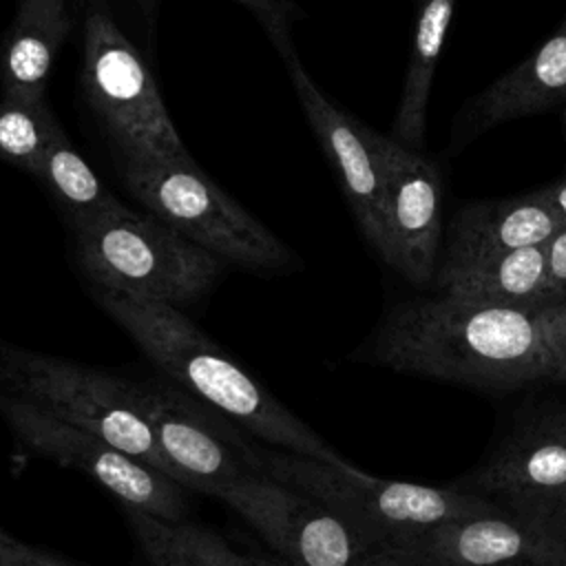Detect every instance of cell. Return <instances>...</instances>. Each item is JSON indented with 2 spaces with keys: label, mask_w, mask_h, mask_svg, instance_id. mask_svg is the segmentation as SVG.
Instances as JSON below:
<instances>
[{
  "label": "cell",
  "mask_w": 566,
  "mask_h": 566,
  "mask_svg": "<svg viewBox=\"0 0 566 566\" xmlns=\"http://www.w3.org/2000/svg\"><path fill=\"white\" fill-rule=\"evenodd\" d=\"M462 489L557 535L566 504V431L551 413L520 427Z\"/></svg>",
  "instance_id": "8fae6325"
},
{
  "label": "cell",
  "mask_w": 566,
  "mask_h": 566,
  "mask_svg": "<svg viewBox=\"0 0 566 566\" xmlns=\"http://www.w3.org/2000/svg\"><path fill=\"white\" fill-rule=\"evenodd\" d=\"M248 9L256 22L263 27L276 51L283 60L294 53L292 46V27L303 15L301 7L294 0H234Z\"/></svg>",
  "instance_id": "603a6c76"
},
{
  "label": "cell",
  "mask_w": 566,
  "mask_h": 566,
  "mask_svg": "<svg viewBox=\"0 0 566 566\" xmlns=\"http://www.w3.org/2000/svg\"><path fill=\"white\" fill-rule=\"evenodd\" d=\"M427 566H566V542L506 511L440 524L402 548Z\"/></svg>",
  "instance_id": "5bb4252c"
},
{
  "label": "cell",
  "mask_w": 566,
  "mask_h": 566,
  "mask_svg": "<svg viewBox=\"0 0 566 566\" xmlns=\"http://www.w3.org/2000/svg\"><path fill=\"white\" fill-rule=\"evenodd\" d=\"M566 99V18L524 62L484 88L471 106L469 124L482 133L495 124L546 111Z\"/></svg>",
  "instance_id": "e0dca14e"
},
{
  "label": "cell",
  "mask_w": 566,
  "mask_h": 566,
  "mask_svg": "<svg viewBox=\"0 0 566 566\" xmlns=\"http://www.w3.org/2000/svg\"><path fill=\"white\" fill-rule=\"evenodd\" d=\"M551 416H553V420L566 431V405H564L562 409H557V411H551Z\"/></svg>",
  "instance_id": "f546056e"
},
{
  "label": "cell",
  "mask_w": 566,
  "mask_h": 566,
  "mask_svg": "<svg viewBox=\"0 0 566 566\" xmlns=\"http://www.w3.org/2000/svg\"><path fill=\"white\" fill-rule=\"evenodd\" d=\"M533 192L566 223V177Z\"/></svg>",
  "instance_id": "83f0119b"
},
{
  "label": "cell",
  "mask_w": 566,
  "mask_h": 566,
  "mask_svg": "<svg viewBox=\"0 0 566 566\" xmlns=\"http://www.w3.org/2000/svg\"><path fill=\"white\" fill-rule=\"evenodd\" d=\"M557 535H559L562 539H566V504H564L562 515H559V522H557Z\"/></svg>",
  "instance_id": "4dcf8cb0"
},
{
  "label": "cell",
  "mask_w": 566,
  "mask_h": 566,
  "mask_svg": "<svg viewBox=\"0 0 566 566\" xmlns=\"http://www.w3.org/2000/svg\"><path fill=\"white\" fill-rule=\"evenodd\" d=\"M261 473L290 484L340 515L369 546L402 548L418 535L471 515L502 511L471 491L424 486L369 475L347 460H314L287 451L259 449Z\"/></svg>",
  "instance_id": "3957f363"
},
{
  "label": "cell",
  "mask_w": 566,
  "mask_h": 566,
  "mask_svg": "<svg viewBox=\"0 0 566 566\" xmlns=\"http://www.w3.org/2000/svg\"><path fill=\"white\" fill-rule=\"evenodd\" d=\"M367 360L480 391L553 380L537 312L447 294L396 305L378 325Z\"/></svg>",
  "instance_id": "6da1fadb"
},
{
  "label": "cell",
  "mask_w": 566,
  "mask_h": 566,
  "mask_svg": "<svg viewBox=\"0 0 566 566\" xmlns=\"http://www.w3.org/2000/svg\"><path fill=\"white\" fill-rule=\"evenodd\" d=\"M546 265L553 303L566 298V223L546 241Z\"/></svg>",
  "instance_id": "484cf974"
},
{
  "label": "cell",
  "mask_w": 566,
  "mask_h": 566,
  "mask_svg": "<svg viewBox=\"0 0 566 566\" xmlns=\"http://www.w3.org/2000/svg\"><path fill=\"white\" fill-rule=\"evenodd\" d=\"M75 259L93 292L188 307L217 283L223 263L161 219L119 206L73 230Z\"/></svg>",
  "instance_id": "277c9868"
},
{
  "label": "cell",
  "mask_w": 566,
  "mask_h": 566,
  "mask_svg": "<svg viewBox=\"0 0 566 566\" xmlns=\"http://www.w3.org/2000/svg\"><path fill=\"white\" fill-rule=\"evenodd\" d=\"M33 177L42 181L60 203L71 230H77L122 206V201L108 192L102 179L86 164L62 126L55 128Z\"/></svg>",
  "instance_id": "ffe728a7"
},
{
  "label": "cell",
  "mask_w": 566,
  "mask_h": 566,
  "mask_svg": "<svg viewBox=\"0 0 566 566\" xmlns=\"http://www.w3.org/2000/svg\"><path fill=\"white\" fill-rule=\"evenodd\" d=\"M212 497L237 511L290 566H358L369 553L329 506L265 473L234 480Z\"/></svg>",
  "instance_id": "30bf717a"
},
{
  "label": "cell",
  "mask_w": 566,
  "mask_h": 566,
  "mask_svg": "<svg viewBox=\"0 0 566 566\" xmlns=\"http://www.w3.org/2000/svg\"><path fill=\"white\" fill-rule=\"evenodd\" d=\"M71 29L69 0H18L0 42V86L4 95L42 104L46 80Z\"/></svg>",
  "instance_id": "2e32d148"
},
{
  "label": "cell",
  "mask_w": 566,
  "mask_h": 566,
  "mask_svg": "<svg viewBox=\"0 0 566 566\" xmlns=\"http://www.w3.org/2000/svg\"><path fill=\"white\" fill-rule=\"evenodd\" d=\"M95 301L170 382L214 407L237 427L287 453L314 460L340 458L310 424L210 340L184 310L108 292H95Z\"/></svg>",
  "instance_id": "7a4b0ae2"
},
{
  "label": "cell",
  "mask_w": 566,
  "mask_h": 566,
  "mask_svg": "<svg viewBox=\"0 0 566 566\" xmlns=\"http://www.w3.org/2000/svg\"><path fill=\"white\" fill-rule=\"evenodd\" d=\"M60 122L46 106L0 93V161L35 172Z\"/></svg>",
  "instance_id": "7402d4cb"
},
{
  "label": "cell",
  "mask_w": 566,
  "mask_h": 566,
  "mask_svg": "<svg viewBox=\"0 0 566 566\" xmlns=\"http://www.w3.org/2000/svg\"><path fill=\"white\" fill-rule=\"evenodd\" d=\"M453 7L455 0H420L400 104L389 135L411 150H418L424 142L429 91L438 55L449 31Z\"/></svg>",
  "instance_id": "d6986e66"
},
{
  "label": "cell",
  "mask_w": 566,
  "mask_h": 566,
  "mask_svg": "<svg viewBox=\"0 0 566 566\" xmlns=\"http://www.w3.org/2000/svg\"><path fill=\"white\" fill-rule=\"evenodd\" d=\"M440 294L471 303L539 312L553 303L546 243L520 248L451 272H438Z\"/></svg>",
  "instance_id": "ac0fdd59"
},
{
  "label": "cell",
  "mask_w": 566,
  "mask_h": 566,
  "mask_svg": "<svg viewBox=\"0 0 566 566\" xmlns=\"http://www.w3.org/2000/svg\"><path fill=\"white\" fill-rule=\"evenodd\" d=\"M80 82L117 164L190 157L146 60L104 4L84 15Z\"/></svg>",
  "instance_id": "52a82bcc"
},
{
  "label": "cell",
  "mask_w": 566,
  "mask_h": 566,
  "mask_svg": "<svg viewBox=\"0 0 566 566\" xmlns=\"http://www.w3.org/2000/svg\"><path fill=\"white\" fill-rule=\"evenodd\" d=\"M133 396L184 489L214 495L234 480L261 473L259 449L239 436L237 424L175 382L133 378Z\"/></svg>",
  "instance_id": "ba28073f"
},
{
  "label": "cell",
  "mask_w": 566,
  "mask_h": 566,
  "mask_svg": "<svg viewBox=\"0 0 566 566\" xmlns=\"http://www.w3.org/2000/svg\"><path fill=\"white\" fill-rule=\"evenodd\" d=\"M542 340L553 367V380H566V298L537 312Z\"/></svg>",
  "instance_id": "cb8c5ba5"
},
{
  "label": "cell",
  "mask_w": 566,
  "mask_h": 566,
  "mask_svg": "<svg viewBox=\"0 0 566 566\" xmlns=\"http://www.w3.org/2000/svg\"><path fill=\"white\" fill-rule=\"evenodd\" d=\"M0 566H73L0 528Z\"/></svg>",
  "instance_id": "d4e9b609"
},
{
  "label": "cell",
  "mask_w": 566,
  "mask_h": 566,
  "mask_svg": "<svg viewBox=\"0 0 566 566\" xmlns=\"http://www.w3.org/2000/svg\"><path fill=\"white\" fill-rule=\"evenodd\" d=\"M84 2H86V7H95V4H104L106 7L108 0H84Z\"/></svg>",
  "instance_id": "1f68e13d"
},
{
  "label": "cell",
  "mask_w": 566,
  "mask_h": 566,
  "mask_svg": "<svg viewBox=\"0 0 566 566\" xmlns=\"http://www.w3.org/2000/svg\"><path fill=\"white\" fill-rule=\"evenodd\" d=\"M0 416L27 451L84 473L115 495L126 511H142L166 522H186V489L102 436L2 396Z\"/></svg>",
  "instance_id": "9c48e42d"
},
{
  "label": "cell",
  "mask_w": 566,
  "mask_h": 566,
  "mask_svg": "<svg viewBox=\"0 0 566 566\" xmlns=\"http://www.w3.org/2000/svg\"><path fill=\"white\" fill-rule=\"evenodd\" d=\"M562 226L564 221L535 192L464 206L449 226L438 272L546 243Z\"/></svg>",
  "instance_id": "9a60e30c"
},
{
  "label": "cell",
  "mask_w": 566,
  "mask_h": 566,
  "mask_svg": "<svg viewBox=\"0 0 566 566\" xmlns=\"http://www.w3.org/2000/svg\"><path fill=\"white\" fill-rule=\"evenodd\" d=\"M237 566H290L281 557H265L254 553H237Z\"/></svg>",
  "instance_id": "f1b7e54d"
},
{
  "label": "cell",
  "mask_w": 566,
  "mask_h": 566,
  "mask_svg": "<svg viewBox=\"0 0 566 566\" xmlns=\"http://www.w3.org/2000/svg\"><path fill=\"white\" fill-rule=\"evenodd\" d=\"M0 396L93 431L177 482L137 409L133 378L0 338Z\"/></svg>",
  "instance_id": "8992f818"
},
{
  "label": "cell",
  "mask_w": 566,
  "mask_h": 566,
  "mask_svg": "<svg viewBox=\"0 0 566 566\" xmlns=\"http://www.w3.org/2000/svg\"><path fill=\"white\" fill-rule=\"evenodd\" d=\"M358 566H427V564H422L420 559H416L413 555L402 553V551L376 548V551H369L358 562Z\"/></svg>",
  "instance_id": "4316f807"
},
{
  "label": "cell",
  "mask_w": 566,
  "mask_h": 566,
  "mask_svg": "<svg viewBox=\"0 0 566 566\" xmlns=\"http://www.w3.org/2000/svg\"><path fill=\"white\" fill-rule=\"evenodd\" d=\"M126 517L150 566H237V551L203 526L142 511H126Z\"/></svg>",
  "instance_id": "44dd1931"
},
{
  "label": "cell",
  "mask_w": 566,
  "mask_h": 566,
  "mask_svg": "<svg viewBox=\"0 0 566 566\" xmlns=\"http://www.w3.org/2000/svg\"><path fill=\"white\" fill-rule=\"evenodd\" d=\"M564 133H566V113H564Z\"/></svg>",
  "instance_id": "d6a6232c"
},
{
  "label": "cell",
  "mask_w": 566,
  "mask_h": 566,
  "mask_svg": "<svg viewBox=\"0 0 566 566\" xmlns=\"http://www.w3.org/2000/svg\"><path fill=\"white\" fill-rule=\"evenodd\" d=\"M385 188V261L407 281L424 285L436 274L440 248V175L418 150L365 126Z\"/></svg>",
  "instance_id": "7c38bea8"
},
{
  "label": "cell",
  "mask_w": 566,
  "mask_h": 566,
  "mask_svg": "<svg viewBox=\"0 0 566 566\" xmlns=\"http://www.w3.org/2000/svg\"><path fill=\"white\" fill-rule=\"evenodd\" d=\"M287 73L307 124L314 130L325 157L332 161L349 210L371 248L385 259V188L376 153L367 139L365 126L343 113L314 84L296 53L287 60Z\"/></svg>",
  "instance_id": "4fadbf2b"
},
{
  "label": "cell",
  "mask_w": 566,
  "mask_h": 566,
  "mask_svg": "<svg viewBox=\"0 0 566 566\" xmlns=\"http://www.w3.org/2000/svg\"><path fill=\"white\" fill-rule=\"evenodd\" d=\"M119 179L148 214L161 219L221 263L252 272H283L292 250L217 186L190 157L122 161Z\"/></svg>",
  "instance_id": "5b68a950"
}]
</instances>
